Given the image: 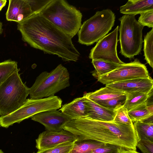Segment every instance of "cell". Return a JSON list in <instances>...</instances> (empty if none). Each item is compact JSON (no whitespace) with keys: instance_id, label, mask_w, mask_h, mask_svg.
Returning a JSON list of instances; mask_svg holds the SVG:
<instances>
[{"instance_id":"1","label":"cell","mask_w":153,"mask_h":153,"mask_svg":"<svg viewBox=\"0 0 153 153\" xmlns=\"http://www.w3.org/2000/svg\"><path fill=\"white\" fill-rule=\"evenodd\" d=\"M17 28L22 40L32 48L57 55L64 61L76 62L79 57L72 39L40 13L17 23Z\"/></svg>"},{"instance_id":"2","label":"cell","mask_w":153,"mask_h":153,"mask_svg":"<svg viewBox=\"0 0 153 153\" xmlns=\"http://www.w3.org/2000/svg\"><path fill=\"white\" fill-rule=\"evenodd\" d=\"M77 140H89L136 150L137 136L133 125L93 120L86 117L72 119L62 127Z\"/></svg>"},{"instance_id":"3","label":"cell","mask_w":153,"mask_h":153,"mask_svg":"<svg viewBox=\"0 0 153 153\" xmlns=\"http://www.w3.org/2000/svg\"><path fill=\"white\" fill-rule=\"evenodd\" d=\"M39 13L71 39L82 25L81 12L64 0H53Z\"/></svg>"},{"instance_id":"4","label":"cell","mask_w":153,"mask_h":153,"mask_svg":"<svg viewBox=\"0 0 153 153\" xmlns=\"http://www.w3.org/2000/svg\"><path fill=\"white\" fill-rule=\"evenodd\" d=\"M19 69L12 74L0 85V115L4 116L16 110L25 103L29 88L19 73Z\"/></svg>"},{"instance_id":"5","label":"cell","mask_w":153,"mask_h":153,"mask_svg":"<svg viewBox=\"0 0 153 153\" xmlns=\"http://www.w3.org/2000/svg\"><path fill=\"white\" fill-rule=\"evenodd\" d=\"M69 74L67 69L61 64L50 72L45 71L36 78L29 88L30 99H38L48 97L69 87Z\"/></svg>"},{"instance_id":"6","label":"cell","mask_w":153,"mask_h":153,"mask_svg":"<svg viewBox=\"0 0 153 153\" xmlns=\"http://www.w3.org/2000/svg\"><path fill=\"white\" fill-rule=\"evenodd\" d=\"M115 19V14L110 9L97 11L82 25L77 33L78 42L87 46L97 42L111 29Z\"/></svg>"},{"instance_id":"7","label":"cell","mask_w":153,"mask_h":153,"mask_svg":"<svg viewBox=\"0 0 153 153\" xmlns=\"http://www.w3.org/2000/svg\"><path fill=\"white\" fill-rule=\"evenodd\" d=\"M119 20L120 53L126 58H133L141 50L143 27L136 20L134 15L124 14Z\"/></svg>"},{"instance_id":"8","label":"cell","mask_w":153,"mask_h":153,"mask_svg":"<svg viewBox=\"0 0 153 153\" xmlns=\"http://www.w3.org/2000/svg\"><path fill=\"white\" fill-rule=\"evenodd\" d=\"M62 102L61 99L55 96L41 99H27L16 110L6 116L0 117V126L7 128L39 113L56 110L61 108Z\"/></svg>"},{"instance_id":"9","label":"cell","mask_w":153,"mask_h":153,"mask_svg":"<svg viewBox=\"0 0 153 153\" xmlns=\"http://www.w3.org/2000/svg\"><path fill=\"white\" fill-rule=\"evenodd\" d=\"M149 76L146 66L139 60L135 59L129 63L120 64L116 69L97 79L105 85L131 79L146 78Z\"/></svg>"},{"instance_id":"10","label":"cell","mask_w":153,"mask_h":153,"mask_svg":"<svg viewBox=\"0 0 153 153\" xmlns=\"http://www.w3.org/2000/svg\"><path fill=\"white\" fill-rule=\"evenodd\" d=\"M119 26L100 39L91 50L89 57L92 59H101L119 64L124 63L119 58L117 47Z\"/></svg>"},{"instance_id":"11","label":"cell","mask_w":153,"mask_h":153,"mask_svg":"<svg viewBox=\"0 0 153 153\" xmlns=\"http://www.w3.org/2000/svg\"><path fill=\"white\" fill-rule=\"evenodd\" d=\"M77 140L71 133L63 129L59 131L46 130L40 134L36 140V147L39 150L49 149L60 144Z\"/></svg>"},{"instance_id":"12","label":"cell","mask_w":153,"mask_h":153,"mask_svg":"<svg viewBox=\"0 0 153 153\" xmlns=\"http://www.w3.org/2000/svg\"><path fill=\"white\" fill-rule=\"evenodd\" d=\"M106 86L125 93L140 92L147 94L153 92V80L150 76L146 78H137L107 84Z\"/></svg>"},{"instance_id":"13","label":"cell","mask_w":153,"mask_h":153,"mask_svg":"<svg viewBox=\"0 0 153 153\" xmlns=\"http://www.w3.org/2000/svg\"><path fill=\"white\" fill-rule=\"evenodd\" d=\"M31 119L42 124L47 130L59 131L63 130V126L71 119L56 110L39 113L32 117Z\"/></svg>"},{"instance_id":"14","label":"cell","mask_w":153,"mask_h":153,"mask_svg":"<svg viewBox=\"0 0 153 153\" xmlns=\"http://www.w3.org/2000/svg\"><path fill=\"white\" fill-rule=\"evenodd\" d=\"M33 14L27 0H9L6 13L7 20L19 23Z\"/></svg>"},{"instance_id":"15","label":"cell","mask_w":153,"mask_h":153,"mask_svg":"<svg viewBox=\"0 0 153 153\" xmlns=\"http://www.w3.org/2000/svg\"><path fill=\"white\" fill-rule=\"evenodd\" d=\"M85 98L87 108L86 117L100 121L111 122L113 121L115 114V110L105 108Z\"/></svg>"},{"instance_id":"16","label":"cell","mask_w":153,"mask_h":153,"mask_svg":"<svg viewBox=\"0 0 153 153\" xmlns=\"http://www.w3.org/2000/svg\"><path fill=\"white\" fill-rule=\"evenodd\" d=\"M59 111L71 119L86 117L87 108L85 97L83 96L74 99L70 102L63 105Z\"/></svg>"},{"instance_id":"17","label":"cell","mask_w":153,"mask_h":153,"mask_svg":"<svg viewBox=\"0 0 153 153\" xmlns=\"http://www.w3.org/2000/svg\"><path fill=\"white\" fill-rule=\"evenodd\" d=\"M153 9V0H129L120 7V12L124 14L136 15Z\"/></svg>"},{"instance_id":"18","label":"cell","mask_w":153,"mask_h":153,"mask_svg":"<svg viewBox=\"0 0 153 153\" xmlns=\"http://www.w3.org/2000/svg\"><path fill=\"white\" fill-rule=\"evenodd\" d=\"M125 94L124 92L105 86L95 91L85 93L83 96L97 103Z\"/></svg>"},{"instance_id":"19","label":"cell","mask_w":153,"mask_h":153,"mask_svg":"<svg viewBox=\"0 0 153 153\" xmlns=\"http://www.w3.org/2000/svg\"><path fill=\"white\" fill-rule=\"evenodd\" d=\"M132 123L137 121L153 120V103L146 102L128 112Z\"/></svg>"},{"instance_id":"20","label":"cell","mask_w":153,"mask_h":153,"mask_svg":"<svg viewBox=\"0 0 153 153\" xmlns=\"http://www.w3.org/2000/svg\"><path fill=\"white\" fill-rule=\"evenodd\" d=\"M133 124L137 141L141 139L153 142V121H137Z\"/></svg>"},{"instance_id":"21","label":"cell","mask_w":153,"mask_h":153,"mask_svg":"<svg viewBox=\"0 0 153 153\" xmlns=\"http://www.w3.org/2000/svg\"><path fill=\"white\" fill-rule=\"evenodd\" d=\"M152 93L147 94L140 92L125 93L126 99L123 106L128 111H130L146 102Z\"/></svg>"},{"instance_id":"22","label":"cell","mask_w":153,"mask_h":153,"mask_svg":"<svg viewBox=\"0 0 153 153\" xmlns=\"http://www.w3.org/2000/svg\"><path fill=\"white\" fill-rule=\"evenodd\" d=\"M105 144L89 140H76L69 153H92L94 150Z\"/></svg>"},{"instance_id":"23","label":"cell","mask_w":153,"mask_h":153,"mask_svg":"<svg viewBox=\"0 0 153 153\" xmlns=\"http://www.w3.org/2000/svg\"><path fill=\"white\" fill-rule=\"evenodd\" d=\"M95 70L92 71V75L98 79L117 68L120 64L101 59H92Z\"/></svg>"},{"instance_id":"24","label":"cell","mask_w":153,"mask_h":153,"mask_svg":"<svg viewBox=\"0 0 153 153\" xmlns=\"http://www.w3.org/2000/svg\"><path fill=\"white\" fill-rule=\"evenodd\" d=\"M18 69L16 61L9 59L0 62V85Z\"/></svg>"},{"instance_id":"25","label":"cell","mask_w":153,"mask_h":153,"mask_svg":"<svg viewBox=\"0 0 153 153\" xmlns=\"http://www.w3.org/2000/svg\"><path fill=\"white\" fill-rule=\"evenodd\" d=\"M144 56L145 59L152 68L153 67V28L148 32L144 40Z\"/></svg>"},{"instance_id":"26","label":"cell","mask_w":153,"mask_h":153,"mask_svg":"<svg viewBox=\"0 0 153 153\" xmlns=\"http://www.w3.org/2000/svg\"><path fill=\"white\" fill-rule=\"evenodd\" d=\"M126 99L125 94L120 97L100 102L97 104L108 109L115 110L123 106Z\"/></svg>"},{"instance_id":"27","label":"cell","mask_w":153,"mask_h":153,"mask_svg":"<svg viewBox=\"0 0 153 153\" xmlns=\"http://www.w3.org/2000/svg\"><path fill=\"white\" fill-rule=\"evenodd\" d=\"M115 114L113 121L127 126L133 125L127 110L123 106L115 110Z\"/></svg>"},{"instance_id":"28","label":"cell","mask_w":153,"mask_h":153,"mask_svg":"<svg viewBox=\"0 0 153 153\" xmlns=\"http://www.w3.org/2000/svg\"><path fill=\"white\" fill-rule=\"evenodd\" d=\"M74 143L67 142L52 148L38 150L36 153H69L73 147Z\"/></svg>"},{"instance_id":"29","label":"cell","mask_w":153,"mask_h":153,"mask_svg":"<svg viewBox=\"0 0 153 153\" xmlns=\"http://www.w3.org/2000/svg\"><path fill=\"white\" fill-rule=\"evenodd\" d=\"M138 22L143 27H153V9L146 11L140 14Z\"/></svg>"},{"instance_id":"30","label":"cell","mask_w":153,"mask_h":153,"mask_svg":"<svg viewBox=\"0 0 153 153\" xmlns=\"http://www.w3.org/2000/svg\"><path fill=\"white\" fill-rule=\"evenodd\" d=\"M53 0H27L34 14L39 13Z\"/></svg>"},{"instance_id":"31","label":"cell","mask_w":153,"mask_h":153,"mask_svg":"<svg viewBox=\"0 0 153 153\" xmlns=\"http://www.w3.org/2000/svg\"><path fill=\"white\" fill-rule=\"evenodd\" d=\"M121 148L116 146L105 143L102 146L94 150L92 153H118Z\"/></svg>"},{"instance_id":"32","label":"cell","mask_w":153,"mask_h":153,"mask_svg":"<svg viewBox=\"0 0 153 153\" xmlns=\"http://www.w3.org/2000/svg\"><path fill=\"white\" fill-rule=\"evenodd\" d=\"M137 147L143 153H153V142L141 139L137 141Z\"/></svg>"},{"instance_id":"33","label":"cell","mask_w":153,"mask_h":153,"mask_svg":"<svg viewBox=\"0 0 153 153\" xmlns=\"http://www.w3.org/2000/svg\"><path fill=\"white\" fill-rule=\"evenodd\" d=\"M118 153H139L136 150L133 149H128L121 148L120 150Z\"/></svg>"},{"instance_id":"34","label":"cell","mask_w":153,"mask_h":153,"mask_svg":"<svg viewBox=\"0 0 153 153\" xmlns=\"http://www.w3.org/2000/svg\"><path fill=\"white\" fill-rule=\"evenodd\" d=\"M7 1L6 0H0V11L5 5Z\"/></svg>"},{"instance_id":"35","label":"cell","mask_w":153,"mask_h":153,"mask_svg":"<svg viewBox=\"0 0 153 153\" xmlns=\"http://www.w3.org/2000/svg\"><path fill=\"white\" fill-rule=\"evenodd\" d=\"M3 31L2 28V22L0 21V35L1 34Z\"/></svg>"},{"instance_id":"36","label":"cell","mask_w":153,"mask_h":153,"mask_svg":"<svg viewBox=\"0 0 153 153\" xmlns=\"http://www.w3.org/2000/svg\"><path fill=\"white\" fill-rule=\"evenodd\" d=\"M0 153H4L0 149Z\"/></svg>"}]
</instances>
